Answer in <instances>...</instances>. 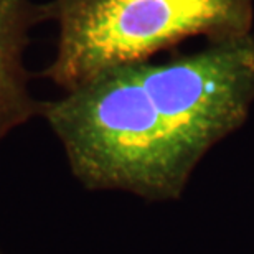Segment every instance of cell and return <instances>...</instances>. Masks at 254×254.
<instances>
[{"label":"cell","mask_w":254,"mask_h":254,"mask_svg":"<svg viewBox=\"0 0 254 254\" xmlns=\"http://www.w3.org/2000/svg\"><path fill=\"white\" fill-rule=\"evenodd\" d=\"M254 103V33L208 42L165 62L106 69L42 118L88 190L177 200L218 142L246 123Z\"/></svg>","instance_id":"obj_1"},{"label":"cell","mask_w":254,"mask_h":254,"mask_svg":"<svg viewBox=\"0 0 254 254\" xmlns=\"http://www.w3.org/2000/svg\"><path fill=\"white\" fill-rule=\"evenodd\" d=\"M47 10L58 35L43 76L64 93L193 37L254 33V0H50Z\"/></svg>","instance_id":"obj_2"},{"label":"cell","mask_w":254,"mask_h":254,"mask_svg":"<svg viewBox=\"0 0 254 254\" xmlns=\"http://www.w3.org/2000/svg\"><path fill=\"white\" fill-rule=\"evenodd\" d=\"M50 22L47 3L0 0V144L15 129L42 116L43 101L30 91L25 53L30 33Z\"/></svg>","instance_id":"obj_3"}]
</instances>
